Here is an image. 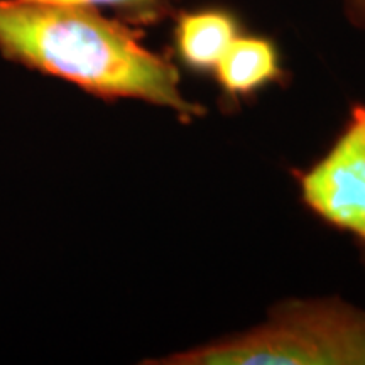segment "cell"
I'll use <instances>...</instances> for the list:
<instances>
[{
  "mask_svg": "<svg viewBox=\"0 0 365 365\" xmlns=\"http://www.w3.org/2000/svg\"><path fill=\"white\" fill-rule=\"evenodd\" d=\"M0 53L103 100L132 98L182 118L205 112L181 91L176 66L140 43L124 22L97 9L0 0Z\"/></svg>",
  "mask_w": 365,
  "mask_h": 365,
  "instance_id": "cell-1",
  "label": "cell"
},
{
  "mask_svg": "<svg viewBox=\"0 0 365 365\" xmlns=\"http://www.w3.org/2000/svg\"><path fill=\"white\" fill-rule=\"evenodd\" d=\"M149 364L365 365V314L340 301H293L252 330Z\"/></svg>",
  "mask_w": 365,
  "mask_h": 365,
  "instance_id": "cell-2",
  "label": "cell"
},
{
  "mask_svg": "<svg viewBox=\"0 0 365 365\" xmlns=\"http://www.w3.org/2000/svg\"><path fill=\"white\" fill-rule=\"evenodd\" d=\"M298 180L313 213L365 244V105H355L331 149Z\"/></svg>",
  "mask_w": 365,
  "mask_h": 365,
  "instance_id": "cell-3",
  "label": "cell"
},
{
  "mask_svg": "<svg viewBox=\"0 0 365 365\" xmlns=\"http://www.w3.org/2000/svg\"><path fill=\"white\" fill-rule=\"evenodd\" d=\"M239 34V22L225 9L208 7L182 12L175 26L178 56L190 70L213 73Z\"/></svg>",
  "mask_w": 365,
  "mask_h": 365,
  "instance_id": "cell-4",
  "label": "cell"
},
{
  "mask_svg": "<svg viewBox=\"0 0 365 365\" xmlns=\"http://www.w3.org/2000/svg\"><path fill=\"white\" fill-rule=\"evenodd\" d=\"M215 78L230 98H244L282 75L279 54L272 41L262 36H237L215 70Z\"/></svg>",
  "mask_w": 365,
  "mask_h": 365,
  "instance_id": "cell-5",
  "label": "cell"
},
{
  "mask_svg": "<svg viewBox=\"0 0 365 365\" xmlns=\"http://www.w3.org/2000/svg\"><path fill=\"white\" fill-rule=\"evenodd\" d=\"M33 2L63 4L90 9H112L125 22L153 24L171 11L175 0H33Z\"/></svg>",
  "mask_w": 365,
  "mask_h": 365,
  "instance_id": "cell-6",
  "label": "cell"
},
{
  "mask_svg": "<svg viewBox=\"0 0 365 365\" xmlns=\"http://www.w3.org/2000/svg\"><path fill=\"white\" fill-rule=\"evenodd\" d=\"M346 4H349L355 19L365 27V0H346Z\"/></svg>",
  "mask_w": 365,
  "mask_h": 365,
  "instance_id": "cell-7",
  "label": "cell"
}]
</instances>
